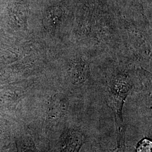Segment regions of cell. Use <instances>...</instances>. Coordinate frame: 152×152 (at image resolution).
Here are the masks:
<instances>
[{
	"instance_id": "5",
	"label": "cell",
	"mask_w": 152,
	"mask_h": 152,
	"mask_svg": "<svg viewBox=\"0 0 152 152\" xmlns=\"http://www.w3.org/2000/svg\"><path fill=\"white\" fill-rule=\"evenodd\" d=\"M152 142L148 138L139 141L136 146V152H152Z\"/></svg>"
},
{
	"instance_id": "2",
	"label": "cell",
	"mask_w": 152,
	"mask_h": 152,
	"mask_svg": "<svg viewBox=\"0 0 152 152\" xmlns=\"http://www.w3.org/2000/svg\"><path fill=\"white\" fill-rule=\"evenodd\" d=\"M133 87L130 77L124 72L113 76L108 82L105 91L107 103L114 113L116 134L115 152H126V126L123 118V107Z\"/></svg>"
},
{
	"instance_id": "4",
	"label": "cell",
	"mask_w": 152,
	"mask_h": 152,
	"mask_svg": "<svg viewBox=\"0 0 152 152\" xmlns=\"http://www.w3.org/2000/svg\"><path fill=\"white\" fill-rule=\"evenodd\" d=\"M62 16V11L60 7H55L51 9L46 19V24L50 31H54L60 24Z\"/></svg>"
},
{
	"instance_id": "3",
	"label": "cell",
	"mask_w": 152,
	"mask_h": 152,
	"mask_svg": "<svg viewBox=\"0 0 152 152\" xmlns=\"http://www.w3.org/2000/svg\"><path fill=\"white\" fill-rule=\"evenodd\" d=\"M88 65L82 59L76 60L71 65L69 71V81L72 86L82 87L88 78Z\"/></svg>"
},
{
	"instance_id": "1",
	"label": "cell",
	"mask_w": 152,
	"mask_h": 152,
	"mask_svg": "<svg viewBox=\"0 0 152 152\" xmlns=\"http://www.w3.org/2000/svg\"><path fill=\"white\" fill-rule=\"evenodd\" d=\"M96 120L72 114L57 137L55 152H90L99 135Z\"/></svg>"
}]
</instances>
